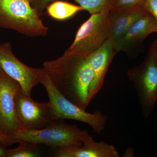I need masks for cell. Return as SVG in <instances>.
<instances>
[{
	"label": "cell",
	"mask_w": 157,
	"mask_h": 157,
	"mask_svg": "<svg viewBox=\"0 0 157 157\" xmlns=\"http://www.w3.org/2000/svg\"><path fill=\"white\" fill-rule=\"evenodd\" d=\"M86 58L64 54L56 59L45 62L43 68L58 90L84 110L89 104V91L93 79Z\"/></svg>",
	"instance_id": "obj_1"
},
{
	"label": "cell",
	"mask_w": 157,
	"mask_h": 157,
	"mask_svg": "<svg viewBox=\"0 0 157 157\" xmlns=\"http://www.w3.org/2000/svg\"><path fill=\"white\" fill-rule=\"evenodd\" d=\"M39 16L31 0H0V27L28 36H45L48 28Z\"/></svg>",
	"instance_id": "obj_2"
},
{
	"label": "cell",
	"mask_w": 157,
	"mask_h": 157,
	"mask_svg": "<svg viewBox=\"0 0 157 157\" xmlns=\"http://www.w3.org/2000/svg\"><path fill=\"white\" fill-rule=\"evenodd\" d=\"M60 121H57L49 126L40 130L21 129L12 133L9 137L17 140L18 143L24 140L58 148L82 146L88 132Z\"/></svg>",
	"instance_id": "obj_3"
},
{
	"label": "cell",
	"mask_w": 157,
	"mask_h": 157,
	"mask_svg": "<svg viewBox=\"0 0 157 157\" xmlns=\"http://www.w3.org/2000/svg\"><path fill=\"white\" fill-rule=\"evenodd\" d=\"M40 83L43 85L47 91L55 120L71 119L82 122L88 124L92 128L94 133L99 135L104 131L108 116L103 114L100 110L93 113L86 112L69 101L54 86L44 69L41 74Z\"/></svg>",
	"instance_id": "obj_4"
},
{
	"label": "cell",
	"mask_w": 157,
	"mask_h": 157,
	"mask_svg": "<svg viewBox=\"0 0 157 157\" xmlns=\"http://www.w3.org/2000/svg\"><path fill=\"white\" fill-rule=\"evenodd\" d=\"M109 11L91 14L78 29L74 41L64 54L87 57L111 36Z\"/></svg>",
	"instance_id": "obj_5"
},
{
	"label": "cell",
	"mask_w": 157,
	"mask_h": 157,
	"mask_svg": "<svg viewBox=\"0 0 157 157\" xmlns=\"http://www.w3.org/2000/svg\"><path fill=\"white\" fill-rule=\"evenodd\" d=\"M127 75L137 91L144 116L147 117L157 101V63L151 46L143 62L129 69Z\"/></svg>",
	"instance_id": "obj_6"
},
{
	"label": "cell",
	"mask_w": 157,
	"mask_h": 157,
	"mask_svg": "<svg viewBox=\"0 0 157 157\" xmlns=\"http://www.w3.org/2000/svg\"><path fill=\"white\" fill-rule=\"evenodd\" d=\"M16 114L20 130H40L54 122L49 102L39 103L20 90L15 98Z\"/></svg>",
	"instance_id": "obj_7"
},
{
	"label": "cell",
	"mask_w": 157,
	"mask_h": 157,
	"mask_svg": "<svg viewBox=\"0 0 157 157\" xmlns=\"http://www.w3.org/2000/svg\"><path fill=\"white\" fill-rule=\"evenodd\" d=\"M0 67L19 83L23 93L28 97H31L33 89L40 83L43 70V68H33L23 63L14 55L10 42L0 45Z\"/></svg>",
	"instance_id": "obj_8"
},
{
	"label": "cell",
	"mask_w": 157,
	"mask_h": 157,
	"mask_svg": "<svg viewBox=\"0 0 157 157\" xmlns=\"http://www.w3.org/2000/svg\"><path fill=\"white\" fill-rule=\"evenodd\" d=\"M21 90L19 83L0 67V133L3 135L9 136L20 130L16 114L15 98Z\"/></svg>",
	"instance_id": "obj_9"
},
{
	"label": "cell",
	"mask_w": 157,
	"mask_h": 157,
	"mask_svg": "<svg viewBox=\"0 0 157 157\" xmlns=\"http://www.w3.org/2000/svg\"><path fill=\"white\" fill-rule=\"evenodd\" d=\"M117 53L114 43L110 37L101 47L86 58L93 72V79L89 91V104L102 89L109 66Z\"/></svg>",
	"instance_id": "obj_10"
},
{
	"label": "cell",
	"mask_w": 157,
	"mask_h": 157,
	"mask_svg": "<svg viewBox=\"0 0 157 157\" xmlns=\"http://www.w3.org/2000/svg\"><path fill=\"white\" fill-rule=\"evenodd\" d=\"M157 33V21L148 13L132 25L114 45L117 52H129L143 43L149 35Z\"/></svg>",
	"instance_id": "obj_11"
},
{
	"label": "cell",
	"mask_w": 157,
	"mask_h": 157,
	"mask_svg": "<svg viewBox=\"0 0 157 157\" xmlns=\"http://www.w3.org/2000/svg\"><path fill=\"white\" fill-rule=\"evenodd\" d=\"M58 157H119L114 146L104 141L96 142L88 134L80 147L59 148L55 154Z\"/></svg>",
	"instance_id": "obj_12"
},
{
	"label": "cell",
	"mask_w": 157,
	"mask_h": 157,
	"mask_svg": "<svg viewBox=\"0 0 157 157\" xmlns=\"http://www.w3.org/2000/svg\"><path fill=\"white\" fill-rule=\"evenodd\" d=\"M148 13L143 8L130 9H111L109 11L111 37L114 45L134 23Z\"/></svg>",
	"instance_id": "obj_13"
},
{
	"label": "cell",
	"mask_w": 157,
	"mask_h": 157,
	"mask_svg": "<svg viewBox=\"0 0 157 157\" xmlns=\"http://www.w3.org/2000/svg\"><path fill=\"white\" fill-rule=\"evenodd\" d=\"M46 10L51 17L61 21L70 18L79 11L84 10L80 6L63 1H54L47 7Z\"/></svg>",
	"instance_id": "obj_14"
},
{
	"label": "cell",
	"mask_w": 157,
	"mask_h": 157,
	"mask_svg": "<svg viewBox=\"0 0 157 157\" xmlns=\"http://www.w3.org/2000/svg\"><path fill=\"white\" fill-rule=\"evenodd\" d=\"M16 148L7 149V157H38L40 151L36 144L21 140Z\"/></svg>",
	"instance_id": "obj_15"
},
{
	"label": "cell",
	"mask_w": 157,
	"mask_h": 157,
	"mask_svg": "<svg viewBox=\"0 0 157 157\" xmlns=\"http://www.w3.org/2000/svg\"><path fill=\"white\" fill-rule=\"evenodd\" d=\"M91 14L112 9L116 0H73Z\"/></svg>",
	"instance_id": "obj_16"
},
{
	"label": "cell",
	"mask_w": 157,
	"mask_h": 157,
	"mask_svg": "<svg viewBox=\"0 0 157 157\" xmlns=\"http://www.w3.org/2000/svg\"><path fill=\"white\" fill-rule=\"evenodd\" d=\"M146 0H116L112 9H130L143 8Z\"/></svg>",
	"instance_id": "obj_17"
},
{
	"label": "cell",
	"mask_w": 157,
	"mask_h": 157,
	"mask_svg": "<svg viewBox=\"0 0 157 157\" xmlns=\"http://www.w3.org/2000/svg\"><path fill=\"white\" fill-rule=\"evenodd\" d=\"M55 0H31L32 7L36 9L39 16L50 4Z\"/></svg>",
	"instance_id": "obj_18"
},
{
	"label": "cell",
	"mask_w": 157,
	"mask_h": 157,
	"mask_svg": "<svg viewBox=\"0 0 157 157\" xmlns=\"http://www.w3.org/2000/svg\"><path fill=\"white\" fill-rule=\"evenodd\" d=\"M143 9L151 14L157 21V0H146Z\"/></svg>",
	"instance_id": "obj_19"
},
{
	"label": "cell",
	"mask_w": 157,
	"mask_h": 157,
	"mask_svg": "<svg viewBox=\"0 0 157 157\" xmlns=\"http://www.w3.org/2000/svg\"><path fill=\"white\" fill-rule=\"evenodd\" d=\"M0 141L6 144L7 146H10L14 143H18V141L12 139L9 136L4 135L0 133Z\"/></svg>",
	"instance_id": "obj_20"
},
{
	"label": "cell",
	"mask_w": 157,
	"mask_h": 157,
	"mask_svg": "<svg viewBox=\"0 0 157 157\" xmlns=\"http://www.w3.org/2000/svg\"><path fill=\"white\" fill-rule=\"evenodd\" d=\"M7 145L0 141V157H7Z\"/></svg>",
	"instance_id": "obj_21"
},
{
	"label": "cell",
	"mask_w": 157,
	"mask_h": 157,
	"mask_svg": "<svg viewBox=\"0 0 157 157\" xmlns=\"http://www.w3.org/2000/svg\"><path fill=\"white\" fill-rule=\"evenodd\" d=\"M124 157H134V151L132 147H129L127 149Z\"/></svg>",
	"instance_id": "obj_22"
},
{
	"label": "cell",
	"mask_w": 157,
	"mask_h": 157,
	"mask_svg": "<svg viewBox=\"0 0 157 157\" xmlns=\"http://www.w3.org/2000/svg\"><path fill=\"white\" fill-rule=\"evenodd\" d=\"M151 46L154 51L155 56L156 60L157 63V39L152 44Z\"/></svg>",
	"instance_id": "obj_23"
}]
</instances>
